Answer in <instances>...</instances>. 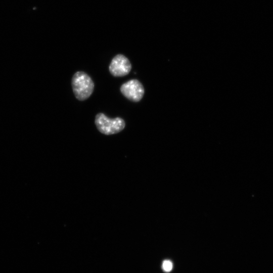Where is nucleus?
I'll list each match as a JSON object with an SVG mask.
<instances>
[{
	"label": "nucleus",
	"instance_id": "obj_2",
	"mask_svg": "<svg viewBox=\"0 0 273 273\" xmlns=\"http://www.w3.org/2000/svg\"><path fill=\"white\" fill-rule=\"evenodd\" d=\"M95 124L97 129L105 135L118 133L125 127V122L123 118L119 117L110 118L103 113L96 114Z\"/></svg>",
	"mask_w": 273,
	"mask_h": 273
},
{
	"label": "nucleus",
	"instance_id": "obj_4",
	"mask_svg": "<svg viewBox=\"0 0 273 273\" xmlns=\"http://www.w3.org/2000/svg\"><path fill=\"white\" fill-rule=\"evenodd\" d=\"M131 68L129 59L122 54H118L112 59L109 66V71L113 76L123 77L129 73Z\"/></svg>",
	"mask_w": 273,
	"mask_h": 273
},
{
	"label": "nucleus",
	"instance_id": "obj_5",
	"mask_svg": "<svg viewBox=\"0 0 273 273\" xmlns=\"http://www.w3.org/2000/svg\"><path fill=\"white\" fill-rule=\"evenodd\" d=\"M172 262L169 260H165L163 262L162 267L165 271H170L172 269Z\"/></svg>",
	"mask_w": 273,
	"mask_h": 273
},
{
	"label": "nucleus",
	"instance_id": "obj_1",
	"mask_svg": "<svg viewBox=\"0 0 273 273\" xmlns=\"http://www.w3.org/2000/svg\"><path fill=\"white\" fill-rule=\"evenodd\" d=\"M71 86L76 99L80 101L87 100L92 95L95 84L92 78L85 72L77 71L71 79Z\"/></svg>",
	"mask_w": 273,
	"mask_h": 273
},
{
	"label": "nucleus",
	"instance_id": "obj_3",
	"mask_svg": "<svg viewBox=\"0 0 273 273\" xmlns=\"http://www.w3.org/2000/svg\"><path fill=\"white\" fill-rule=\"evenodd\" d=\"M120 90L123 96L133 102L140 101L145 93L143 85L136 79H132L123 83Z\"/></svg>",
	"mask_w": 273,
	"mask_h": 273
}]
</instances>
